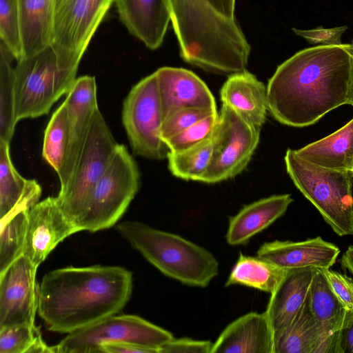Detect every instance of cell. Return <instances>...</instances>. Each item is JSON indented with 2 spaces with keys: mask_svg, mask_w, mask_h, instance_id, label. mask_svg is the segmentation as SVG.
<instances>
[{
  "mask_svg": "<svg viewBox=\"0 0 353 353\" xmlns=\"http://www.w3.org/2000/svg\"><path fill=\"white\" fill-rule=\"evenodd\" d=\"M41 188L37 181L23 177L14 167L10 143L0 140V221L30 209L39 201Z\"/></svg>",
  "mask_w": 353,
  "mask_h": 353,
  "instance_id": "cell-23",
  "label": "cell"
},
{
  "mask_svg": "<svg viewBox=\"0 0 353 353\" xmlns=\"http://www.w3.org/2000/svg\"><path fill=\"white\" fill-rule=\"evenodd\" d=\"M37 270L23 254L0 273V327L34 325L38 308Z\"/></svg>",
  "mask_w": 353,
  "mask_h": 353,
  "instance_id": "cell-13",
  "label": "cell"
},
{
  "mask_svg": "<svg viewBox=\"0 0 353 353\" xmlns=\"http://www.w3.org/2000/svg\"><path fill=\"white\" fill-rule=\"evenodd\" d=\"M154 72L163 120L183 108L216 109L214 98L208 87L193 72L182 68L165 66Z\"/></svg>",
  "mask_w": 353,
  "mask_h": 353,
  "instance_id": "cell-16",
  "label": "cell"
},
{
  "mask_svg": "<svg viewBox=\"0 0 353 353\" xmlns=\"http://www.w3.org/2000/svg\"><path fill=\"white\" fill-rule=\"evenodd\" d=\"M209 1V0H208Z\"/></svg>",
  "mask_w": 353,
  "mask_h": 353,
  "instance_id": "cell-46",
  "label": "cell"
},
{
  "mask_svg": "<svg viewBox=\"0 0 353 353\" xmlns=\"http://www.w3.org/2000/svg\"><path fill=\"white\" fill-rule=\"evenodd\" d=\"M348 29L347 26L334 28L318 26L312 29L303 30L292 28L294 33L315 46H337L342 44L341 37Z\"/></svg>",
  "mask_w": 353,
  "mask_h": 353,
  "instance_id": "cell-37",
  "label": "cell"
},
{
  "mask_svg": "<svg viewBox=\"0 0 353 353\" xmlns=\"http://www.w3.org/2000/svg\"><path fill=\"white\" fill-rule=\"evenodd\" d=\"M0 42L17 61L23 57L18 0H0Z\"/></svg>",
  "mask_w": 353,
  "mask_h": 353,
  "instance_id": "cell-34",
  "label": "cell"
},
{
  "mask_svg": "<svg viewBox=\"0 0 353 353\" xmlns=\"http://www.w3.org/2000/svg\"><path fill=\"white\" fill-rule=\"evenodd\" d=\"M119 18L131 34L156 50L171 22L168 0H114Z\"/></svg>",
  "mask_w": 353,
  "mask_h": 353,
  "instance_id": "cell-20",
  "label": "cell"
},
{
  "mask_svg": "<svg viewBox=\"0 0 353 353\" xmlns=\"http://www.w3.org/2000/svg\"><path fill=\"white\" fill-rule=\"evenodd\" d=\"M220 99L248 123L259 128L265 123L267 87L247 70L229 75L221 88Z\"/></svg>",
  "mask_w": 353,
  "mask_h": 353,
  "instance_id": "cell-21",
  "label": "cell"
},
{
  "mask_svg": "<svg viewBox=\"0 0 353 353\" xmlns=\"http://www.w3.org/2000/svg\"><path fill=\"white\" fill-rule=\"evenodd\" d=\"M140 174L137 164L123 144L99 179L87 208L78 223L81 231L94 232L114 226L137 194Z\"/></svg>",
  "mask_w": 353,
  "mask_h": 353,
  "instance_id": "cell-7",
  "label": "cell"
},
{
  "mask_svg": "<svg viewBox=\"0 0 353 353\" xmlns=\"http://www.w3.org/2000/svg\"><path fill=\"white\" fill-rule=\"evenodd\" d=\"M260 130L222 103L212 136L210 163L200 181L215 183L242 172L258 146Z\"/></svg>",
  "mask_w": 353,
  "mask_h": 353,
  "instance_id": "cell-12",
  "label": "cell"
},
{
  "mask_svg": "<svg viewBox=\"0 0 353 353\" xmlns=\"http://www.w3.org/2000/svg\"><path fill=\"white\" fill-rule=\"evenodd\" d=\"M274 334L265 312H251L231 322L213 343L211 353H274Z\"/></svg>",
  "mask_w": 353,
  "mask_h": 353,
  "instance_id": "cell-19",
  "label": "cell"
},
{
  "mask_svg": "<svg viewBox=\"0 0 353 353\" xmlns=\"http://www.w3.org/2000/svg\"><path fill=\"white\" fill-rule=\"evenodd\" d=\"M18 4L23 59L50 46L54 0H18Z\"/></svg>",
  "mask_w": 353,
  "mask_h": 353,
  "instance_id": "cell-25",
  "label": "cell"
},
{
  "mask_svg": "<svg viewBox=\"0 0 353 353\" xmlns=\"http://www.w3.org/2000/svg\"><path fill=\"white\" fill-rule=\"evenodd\" d=\"M293 201L290 194L272 195L252 202L230 216L225 234L230 245H245L287 211Z\"/></svg>",
  "mask_w": 353,
  "mask_h": 353,
  "instance_id": "cell-22",
  "label": "cell"
},
{
  "mask_svg": "<svg viewBox=\"0 0 353 353\" xmlns=\"http://www.w3.org/2000/svg\"><path fill=\"white\" fill-rule=\"evenodd\" d=\"M213 343L210 341L174 337L160 349V353H211Z\"/></svg>",
  "mask_w": 353,
  "mask_h": 353,
  "instance_id": "cell-39",
  "label": "cell"
},
{
  "mask_svg": "<svg viewBox=\"0 0 353 353\" xmlns=\"http://www.w3.org/2000/svg\"><path fill=\"white\" fill-rule=\"evenodd\" d=\"M216 112V109L206 108L188 107L178 109L163 120L161 137L165 142L197 121Z\"/></svg>",
  "mask_w": 353,
  "mask_h": 353,
  "instance_id": "cell-36",
  "label": "cell"
},
{
  "mask_svg": "<svg viewBox=\"0 0 353 353\" xmlns=\"http://www.w3.org/2000/svg\"><path fill=\"white\" fill-rule=\"evenodd\" d=\"M181 57L205 71L231 74L246 70L251 46L236 19L208 0H168Z\"/></svg>",
  "mask_w": 353,
  "mask_h": 353,
  "instance_id": "cell-3",
  "label": "cell"
},
{
  "mask_svg": "<svg viewBox=\"0 0 353 353\" xmlns=\"http://www.w3.org/2000/svg\"><path fill=\"white\" fill-rule=\"evenodd\" d=\"M352 172H353V169H352Z\"/></svg>",
  "mask_w": 353,
  "mask_h": 353,
  "instance_id": "cell-45",
  "label": "cell"
},
{
  "mask_svg": "<svg viewBox=\"0 0 353 353\" xmlns=\"http://www.w3.org/2000/svg\"><path fill=\"white\" fill-rule=\"evenodd\" d=\"M339 253L338 246L317 236L302 241L265 242L256 256L285 270L309 266L325 269L335 263Z\"/></svg>",
  "mask_w": 353,
  "mask_h": 353,
  "instance_id": "cell-17",
  "label": "cell"
},
{
  "mask_svg": "<svg viewBox=\"0 0 353 353\" xmlns=\"http://www.w3.org/2000/svg\"><path fill=\"white\" fill-rule=\"evenodd\" d=\"M336 353H353V310L347 311L338 332Z\"/></svg>",
  "mask_w": 353,
  "mask_h": 353,
  "instance_id": "cell-40",
  "label": "cell"
},
{
  "mask_svg": "<svg viewBox=\"0 0 353 353\" xmlns=\"http://www.w3.org/2000/svg\"><path fill=\"white\" fill-rule=\"evenodd\" d=\"M310 310L322 335L316 350L337 338L347 308L330 286L323 269L315 268V273L309 290Z\"/></svg>",
  "mask_w": 353,
  "mask_h": 353,
  "instance_id": "cell-24",
  "label": "cell"
},
{
  "mask_svg": "<svg viewBox=\"0 0 353 353\" xmlns=\"http://www.w3.org/2000/svg\"><path fill=\"white\" fill-rule=\"evenodd\" d=\"M132 285L131 272L120 266L56 269L39 285L37 313L48 330L68 334L119 313Z\"/></svg>",
  "mask_w": 353,
  "mask_h": 353,
  "instance_id": "cell-2",
  "label": "cell"
},
{
  "mask_svg": "<svg viewBox=\"0 0 353 353\" xmlns=\"http://www.w3.org/2000/svg\"><path fill=\"white\" fill-rule=\"evenodd\" d=\"M64 101L68 106L69 140L64 165L58 174L60 189L67 185L75 169L93 117L99 109L95 78L90 75L77 78Z\"/></svg>",
  "mask_w": 353,
  "mask_h": 353,
  "instance_id": "cell-15",
  "label": "cell"
},
{
  "mask_svg": "<svg viewBox=\"0 0 353 353\" xmlns=\"http://www.w3.org/2000/svg\"><path fill=\"white\" fill-rule=\"evenodd\" d=\"M118 232L165 276L205 288L219 274V262L205 248L171 232L138 221H124Z\"/></svg>",
  "mask_w": 353,
  "mask_h": 353,
  "instance_id": "cell-4",
  "label": "cell"
},
{
  "mask_svg": "<svg viewBox=\"0 0 353 353\" xmlns=\"http://www.w3.org/2000/svg\"><path fill=\"white\" fill-rule=\"evenodd\" d=\"M352 78H351V83H350V88L348 94V100L347 104H350L353 105V41H352Z\"/></svg>",
  "mask_w": 353,
  "mask_h": 353,
  "instance_id": "cell-44",
  "label": "cell"
},
{
  "mask_svg": "<svg viewBox=\"0 0 353 353\" xmlns=\"http://www.w3.org/2000/svg\"><path fill=\"white\" fill-rule=\"evenodd\" d=\"M287 271L258 256L240 252L225 286L241 285L271 294Z\"/></svg>",
  "mask_w": 353,
  "mask_h": 353,
  "instance_id": "cell-27",
  "label": "cell"
},
{
  "mask_svg": "<svg viewBox=\"0 0 353 353\" xmlns=\"http://www.w3.org/2000/svg\"><path fill=\"white\" fill-rule=\"evenodd\" d=\"M68 106L64 101L54 112L45 130L42 157L56 171L61 172L68 147Z\"/></svg>",
  "mask_w": 353,
  "mask_h": 353,
  "instance_id": "cell-30",
  "label": "cell"
},
{
  "mask_svg": "<svg viewBox=\"0 0 353 353\" xmlns=\"http://www.w3.org/2000/svg\"><path fill=\"white\" fill-rule=\"evenodd\" d=\"M303 159L336 170L353 169V119L334 133L296 150Z\"/></svg>",
  "mask_w": 353,
  "mask_h": 353,
  "instance_id": "cell-26",
  "label": "cell"
},
{
  "mask_svg": "<svg viewBox=\"0 0 353 353\" xmlns=\"http://www.w3.org/2000/svg\"><path fill=\"white\" fill-rule=\"evenodd\" d=\"M122 121L136 155L167 158L170 150L161 137L163 114L155 72L131 88L123 101Z\"/></svg>",
  "mask_w": 353,
  "mask_h": 353,
  "instance_id": "cell-10",
  "label": "cell"
},
{
  "mask_svg": "<svg viewBox=\"0 0 353 353\" xmlns=\"http://www.w3.org/2000/svg\"><path fill=\"white\" fill-rule=\"evenodd\" d=\"M209 1L218 12L225 17L230 19H236V0H209Z\"/></svg>",
  "mask_w": 353,
  "mask_h": 353,
  "instance_id": "cell-42",
  "label": "cell"
},
{
  "mask_svg": "<svg viewBox=\"0 0 353 353\" xmlns=\"http://www.w3.org/2000/svg\"><path fill=\"white\" fill-rule=\"evenodd\" d=\"M286 170L295 186L340 236H353V172L323 168L288 149Z\"/></svg>",
  "mask_w": 353,
  "mask_h": 353,
  "instance_id": "cell-5",
  "label": "cell"
},
{
  "mask_svg": "<svg viewBox=\"0 0 353 353\" xmlns=\"http://www.w3.org/2000/svg\"><path fill=\"white\" fill-rule=\"evenodd\" d=\"M322 335L307 298L290 327L274 341V353H316Z\"/></svg>",
  "mask_w": 353,
  "mask_h": 353,
  "instance_id": "cell-28",
  "label": "cell"
},
{
  "mask_svg": "<svg viewBox=\"0 0 353 353\" xmlns=\"http://www.w3.org/2000/svg\"><path fill=\"white\" fill-rule=\"evenodd\" d=\"M0 140L10 143L16 124L14 56L0 42Z\"/></svg>",
  "mask_w": 353,
  "mask_h": 353,
  "instance_id": "cell-29",
  "label": "cell"
},
{
  "mask_svg": "<svg viewBox=\"0 0 353 353\" xmlns=\"http://www.w3.org/2000/svg\"><path fill=\"white\" fill-rule=\"evenodd\" d=\"M323 271L332 290L347 310H353V279L330 268Z\"/></svg>",
  "mask_w": 353,
  "mask_h": 353,
  "instance_id": "cell-38",
  "label": "cell"
},
{
  "mask_svg": "<svg viewBox=\"0 0 353 353\" xmlns=\"http://www.w3.org/2000/svg\"><path fill=\"white\" fill-rule=\"evenodd\" d=\"M52 353L35 325L0 327V353Z\"/></svg>",
  "mask_w": 353,
  "mask_h": 353,
  "instance_id": "cell-33",
  "label": "cell"
},
{
  "mask_svg": "<svg viewBox=\"0 0 353 353\" xmlns=\"http://www.w3.org/2000/svg\"><path fill=\"white\" fill-rule=\"evenodd\" d=\"M315 268L288 270L272 293L266 310L274 334V342L291 325L309 294Z\"/></svg>",
  "mask_w": 353,
  "mask_h": 353,
  "instance_id": "cell-18",
  "label": "cell"
},
{
  "mask_svg": "<svg viewBox=\"0 0 353 353\" xmlns=\"http://www.w3.org/2000/svg\"><path fill=\"white\" fill-rule=\"evenodd\" d=\"M118 144L99 108L75 169L57 196L64 214L77 228L97 183L111 162Z\"/></svg>",
  "mask_w": 353,
  "mask_h": 353,
  "instance_id": "cell-8",
  "label": "cell"
},
{
  "mask_svg": "<svg viewBox=\"0 0 353 353\" xmlns=\"http://www.w3.org/2000/svg\"><path fill=\"white\" fill-rule=\"evenodd\" d=\"M114 0H54L50 46L64 65L78 69L96 30Z\"/></svg>",
  "mask_w": 353,
  "mask_h": 353,
  "instance_id": "cell-11",
  "label": "cell"
},
{
  "mask_svg": "<svg viewBox=\"0 0 353 353\" xmlns=\"http://www.w3.org/2000/svg\"><path fill=\"white\" fill-rule=\"evenodd\" d=\"M218 114L216 112L205 117L165 141V143L170 151H181L211 138Z\"/></svg>",
  "mask_w": 353,
  "mask_h": 353,
  "instance_id": "cell-35",
  "label": "cell"
},
{
  "mask_svg": "<svg viewBox=\"0 0 353 353\" xmlns=\"http://www.w3.org/2000/svg\"><path fill=\"white\" fill-rule=\"evenodd\" d=\"M77 70L62 64L50 46L17 61L14 83L17 121L48 114L52 105L71 90Z\"/></svg>",
  "mask_w": 353,
  "mask_h": 353,
  "instance_id": "cell-6",
  "label": "cell"
},
{
  "mask_svg": "<svg viewBox=\"0 0 353 353\" xmlns=\"http://www.w3.org/2000/svg\"><path fill=\"white\" fill-rule=\"evenodd\" d=\"M99 352L105 353H158L154 349L132 343H107Z\"/></svg>",
  "mask_w": 353,
  "mask_h": 353,
  "instance_id": "cell-41",
  "label": "cell"
},
{
  "mask_svg": "<svg viewBox=\"0 0 353 353\" xmlns=\"http://www.w3.org/2000/svg\"><path fill=\"white\" fill-rule=\"evenodd\" d=\"M79 232L64 214L57 197H47L29 209L23 254L38 268L59 243Z\"/></svg>",
  "mask_w": 353,
  "mask_h": 353,
  "instance_id": "cell-14",
  "label": "cell"
},
{
  "mask_svg": "<svg viewBox=\"0 0 353 353\" xmlns=\"http://www.w3.org/2000/svg\"><path fill=\"white\" fill-rule=\"evenodd\" d=\"M117 314L68 334L52 346V353L99 352L103 345L117 343H136L160 353L161 347L174 338L168 330L139 316Z\"/></svg>",
  "mask_w": 353,
  "mask_h": 353,
  "instance_id": "cell-9",
  "label": "cell"
},
{
  "mask_svg": "<svg viewBox=\"0 0 353 353\" xmlns=\"http://www.w3.org/2000/svg\"><path fill=\"white\" fill-rule=\"evenodd\" d=\"M212 153V137L181 151H170L169 170L177 178L200 181L209 167Z\"/></svg>",
  "mask_w": 353,
  "mask_h": 353,
  "instance_id": "cell-31",
  "label": "cell"
},
{
  "mask_svg": "<svg viewBox=\"0 0 353 353\" xmlns=\"http://www.w3.org/2000/svg\"><path fill=\"white\" fill-rule=\"evenodd\" d=\"M352 45L314 46L280 64L267 85L268 111L279 123L303 128L347 103Z\"/></svg>",
  "mask_w": 353,
  "mask_h": 353,
  "instance_id": "cell-1",
  "label": "cell"
},
{
  "mask_svg": "<svg viewBox=\"0 0 353 353\" xmlns=\"http://www.w3.org/2000/svg\"><path fill=\"white\" fill-rule=\"evenodd\" d=\"M341 266L353 275V245H350L340 261Z\"/></svg>",
  "mask_w": 353,
  "mask_h": 353,
  "instance_id": "cell-43",
  "label": "cell"
},
{
  "mask_svg": "<svg viewBox=\"0 0 353 353\" xmlns=\"http://www.w3.org/2000/svg\"><path fill=\"white\" fill-rule=\"evenodd\" d=\"M28 212L19 210L0 221V273L23 254Z\"/></svg>",
  "mask_w": 353,
  "mask_h": 353,
  "instance_id": "cell-32",
  "label": "cell"
}]
</instances>
